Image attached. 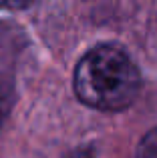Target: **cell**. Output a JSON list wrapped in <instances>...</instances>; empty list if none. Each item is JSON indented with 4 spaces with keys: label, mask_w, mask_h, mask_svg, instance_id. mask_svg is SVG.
<instances>
[{
    "label": "cell",
    "mask_w": 157,
    "mask_h": 158,
    "mask_svg": "<svg viewBox=\"0 0 157 158\" xmlns=\"http://www.w3.org/2000/svg\"><path fill=\"white\" fill-rule=\"evenodd\" d=\"M135 158H157V128H151L139 140Z\"/></svg>",
    "instance_id": "7a4b0ae2"
},
{
    "label": "cell",
    "mask_w": 157,
    "mask_h": 158,
    "mask_svg": "<svg viewBox=\"0 0 157 158\" xmlns=\"http://www.w3.org/2000/svg\"><path fill=\"white\" fill-rule=\"evenodd\" d=\"M73 88L83 104L105 112H119L133 104L141 88V74L127 50L105 42L78 60Z\"/></svg>",
    "instance_id": "6da1fadb"
},
{
    "label": "cell",
    "mask_w": 157,
    "mask_h": 158,
    "mask_svg": "<svg viewBox=\"0 0 157 158\" xmlns=\"http://www.w3.org/2000/svg\"><path fill=\"white\" fill-rule=\"evenodd\" d=\"M2 118H4V96L2 90H0V126H2Z\"/></svg>",
    "instance_id": "3957f363"
}]
</instances>
